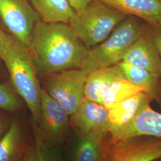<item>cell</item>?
<instances>
[{"instance_id":"cell-18","label":"cell","mask_w":161,"mask_h":161,"mask_svg":"<svg viewBox=\"0 0 161 161\" xmlns=\"http://www.w3.org/2000/svg\"><path fill=\"white\" fill-rule=\"evenodd\" d=\"M106 134L99 132L79 133L72 161H102V146Z\"/></svg>"},{"instance_id":"cell-6","label":"cell","mask_w":161,"mask_h":161,"mask_svg":"<svg viewBox=\"0 0 161 161\" xmlns=\"http://www.w3.org/2000/svg\"><path fill=\"white\" fill-rule=\"evenodd\" d=\"M47 77L44 89L63 106L69 116L74 114L85 98L86 74L80 69H72Z\"/></svg>"},{"instance_id":"cell-2","label":"cell","mask_w":161,"mask_h":161,"mask_svg":"<svg viewBox=\"0 0 161 161\" xmlns=\"http://www.w3.org/2000/svg\"><path fill=\"white\" fill-rule=\"evenodd\" d=\"M0 52L13 86L26 104L32 120L38 124L42 88L29 49L0 27Z\"/></svg>"},{"instance_id":"cell-5","label":"cell","mask_w":161,"mask_h":161,"mask_svg":"<svg viewBox=\"0 0 161 161\" xmlns=\"http://www.w3.org/2000/svg\"><path fill=\"white\" fill-rule=\"evenodd\" d=\"M107 134L102 146V161H154L161 156L159 137L137 136L111 141Z\"/></svg>"},{"instance_id":"cell-22","label":"cell","mask_w":161,"mask_h":161,"mask_svg":"<svg viewBox=\"0 0 161 161\" xmlns=\"http://www.w3.org/2000/svg\"><path fill=\"white\" fill-rule=\"evenodd\" d=\"M144 31L155 44L161 58V29L147 24L144 25Z\"/></svg>"},{"instance_id":"cell-12","label":"cell","mask_w":161,"mask_h":161,"mask_svg":"<svg viewBox=\"0 0 161 161\" xmlns=\"http://www.w3.org/2000/svg\"><path fill=\"white\" fill-rule=\"evenodd\" d=\"M128 16L161 29V0H98Z\"/></svg>"},{"instance_id":"cell-10","label":"cell","mask_w":161,"mask_h":161,"mask_svg":"<svg viewBox=\"0 0 161 161\" xmlns=\"http://www.w3.org/2000/svg\"><path fill=\"white\" fill-rule=\"evenodd\" d=\"M71 116L72 124L80 134L99 132L106 134L109 131V110L101 104L84 98Z\"/></svg>"},{"instance_id":"cell-26","label":"cell","mask_w":161,"mask_h":161,"mask_svg":"<svg viewBox=\"0 0 161 161\" xmlns=\"http://www.w3.org/2000/svg\"><path fill=\"white\" fill-rule=\"evenodd\" d=\"M155 161H161V156L158 159H157Z\"/></svg>"},{"instance_id":"cell-15","label":"cell","mask_w":161,"mask_h":161,"mask_svg":"<svg viewBox=\"0 0 161 161\" xmlns=\"http://www.w3.org/2000/svg\"><path fill=\"white\" fill-rule=\"evenodd\" d=\"M41 20L45 23H69L75 10L68 0H30Z\"/></svg>"},{"instance_id":"cell-8","label":"cell","mask_w":161,"mask_h":161,"mask_svg":"<svg viewBox=\"0 0 161 161\" xmlns=\"http://www.w3.org/2000/svg\"><path fill=\"white\" fill-rule=\"evenodd\" d=\"M69 116L63 106L42 88L40 119L37 125L48 144L59 146L64 140L69 128Z\"/></svg>"},{"instance_id":"cell-28","label":"cell","mask_w":161,"mask_h":161,"mask_svg":"<svg viewBox=\"0 0 161 161\" xmlns=\"http://www.w3.org/2000/svg\"></svg>"},{"instance_id":"cell-16","label":"cell","mask_w":161,"mask_h":161,"mask_svg":"<svg viewBox=\"0 0 161 161\" xmlns=\"http://www.w3.org/2000/svg\"><path fill=\"white\" fill-rule=\"evenodd\" d=\"M151 102L149 97L142 92L116 104L108 109L110 127L121 126L131 121Z\"/></svg>"},{"instance_id":"cell-9","label":"cell","mask_w":161,"mask_h":161,"mask_svg":"<svg viewBox=\"0 0 161 161\" xmlns=\"http://www.w3.org/2000/svg\"><path fill=\"white\" fill-rule=\"evenodd\" d=\"M137 136H150L161 138V114L156 112L150 104L126 124L110 127L108 137L117 141Z\"/></svg>"},{"instance_id":"cell-24","label":"cell","mask_w":161,"mask_h":161,"mask_svg":"<svg viewBox=\"0 0 161 161\" xmlns=\"http://www.w3.org/2000/svg\"><path fill=\"white\" fill-rule=\"evenodd\" d=\"M92 0H68L75 12L80 11L86 7Z\"/></svg>"},{"instance_id":"cell-4","label":"cell","mask_w":161,"mask_h":161,"mask_svg":"<svg viewBox=\"0 0 161 161\" xmlns=\"http://www.w3.org/2000/svg\"><path fill=\"white\" fill-rule=\"evenodd\" d=\"M128 16L98 0L75 12L69 24L89 50L105 40Z\"/></svg>"},{"instance_id":"cell-25","label":"cell","mask_w":161,"mask_h":161,"mask_svg":"<svg viewBox=\"0 0 161 161\" xmlns=\"http://www.w3.org/2000/svg\"><path fill=\"white\" fill-rule=\"evenodd\" d=\"M4 129V124H3V121L0 119V138H1V135L3 134V132Z\"/></svg>"},{"instance_id":"cell-21","label":"cell","mask_w":161,"mask_h":161,"mask_svg":"<svg viewBox=\"0 0 161 161\" xmlns=\"http://www.w3.org/2000/svg\"><path fill=\"white\" fill-rule=\"evenodd\" d=\"M19 108V102L10 86L6 84H0V109L13 112Z\"/></svg>"},{"instance_id":"cell-20","label":"cell","mask_w":161,"mask_h":161,"mask_svg":"<svg viewBox=\"0 0 161 161\" xmlns=\"http://www.w3.org/2000/svg\"><path fill=\"white\" fill-rule=\"evenodd\" d=\"M32 128L34 136V146L36 161H63L59 146H51L47 143L40 128L34 120Z\"/></svg>"},{"instance_id":"cell-27","label":"cell","mask_w":161,"mask_h":161,"mask_svg":"<svg viewBox=\"0 0 161 161\" xmlns=\"http://www.w3.org/2000/svg\"><path fill=\"white\" fill-rule=\"evenodd\" d=\"M0 60H1V52H0Z\"/></svg>"},{"instance_id":"cell-17","label":"cell","mask_w":161,"mask_h":161,"mask_svg":"<svg viewBox=\"0 0 161 161\" xmlns=\"http://www.w3.org/2000/svg\"><path fill=\"white\" fill-rule=\"evenodd\" d=\"M26 149L22 128L13 122L0 138V161H20Z\"/></svg>"},{"instance_id":"cell-14","label":"cell","mask_w":161,"mask_h":161,"mask_svg":"<svg viewBox=\"0 0 161 161\" xmlns=\"http://www.w3.org/2000/svg\"><path fill=\"white\" fill-rule=\"evenodd\" d=\"M118 64L125 78L143 88L152 102H155L161 108V76L122 61Z\"/></svg>"},{"instance_id":"cell-23","label":"cell","mask_w":161,"mask_h":161,"mask_svg":"<svg viewBox=\"0 0 161 161\" xmlns=\"http://www.w3.org/2000/svg\"><path fill=\"white\" fill-rule=\"evenodd\" d=\"M20 161H36L34 143L26 147Z\"/></svg>"},{"instance_id":"cell-13","label":"cell","mask_w":161,"mask_h":161,"mask_svg":"<svg viewBox=\"0 0 161 161\" xmlns=\"http://www.w3.org/2000/svg\"><path fill=\"white\" fill-rule=\"evenodd\" d=\"M124 78V74L118 64L92 71L86 75L85 98L102 104L104 96L110 86L115 81Z\"/></svg>"},{"instance_id":"cell-19","label":"cell","mask_w":161,"mask_h":161,"mask_svg":"<svg viewBox=\"0 0 161 161\" xmlns=\"http://www.w3.org/2000/svg\"><path fill=\"white\" fill-rule=\"evenodd\" d=\"M142 92L144 93L143 88L124 78L115 81L110 86L104 96L102 104L109 109L123 100Z\"/></svg>"},{"instance_id":"cell-11","label":"cell","mask_w":161,"mask_h":161,"mask_svg":"<svg viewBox=\"0 0 161 161\" xmlns=\"http://www.w3.org/2000/svg\"><path fill=\"white\" fill-rule=\"evenodd\" d=\"M122 62L161 76V58L155 44L144 31L125 54Z\"/></svg>"},{"instance_id":"cell-3","label":"cell","mask_w":161,"mask_h":161,"mask_svg":"<svg viewBox=\"0 0 161 161\" xmlns=\"http://www.w3.org/2000/svg\"><path fill=\"white\" fill-rule=\"evenodd\" d=\"M138 19L128 16L119 23L105 40L88 50L80 69L88 75L122 62L128 49L143 32L144 25Z\"/></svg>"},{"instance_id":"cell-7","label":"cell","mask_w":161,"mask_h":161,"mask_svg":"<svg viewBox=\"0 0 161 161\" xmlns=\"http://www.w3.org/2000/svg\"><path fill=\"white\" fill-rule=\"evenodd\" d=\"M0 19L12 36L29 48L35 25L40 20L30 0H0Z\"/></svg>"},{"instance_id":"cell-1","label":"cell","mask_w":161,"mask_h":161,"mask_svg":"<svg viewBox=\"0 0 161 161\" xmlns=\"http://www.w3.org/2000/svg\"><path fill=\"white\" fill-rule=\"evenodd\" d=\"M29 51L37 72L52 75L72 69H80L88 49L69 23L35 25Z\"/></svg>"}]
</instances>
